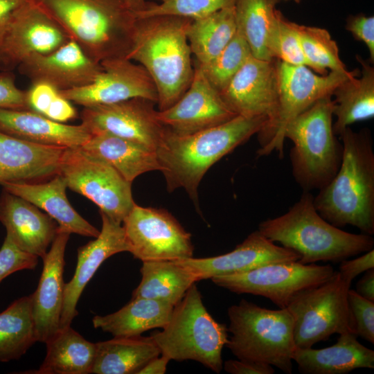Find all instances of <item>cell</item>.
<instances>
[{
    "mask_svg": "<svg viewBox=\"0 0 374 374\" xmlns=\"http://www.w3.org/2000/svg\"><path fill=\"white\" fill-rule=\"evenodd\" d=\"M151 337L161 354L170 360L196 361L216 373L223 368L222 352L228 341V328L207 311L195 283L174 306L162 330Z\"/></svg>",
    "mask_w": 374,
    "mask_h": 374,
    "instance_id": "8",
    "label": "cell"
},
{
    "mask_svg": "<svg viewBox=\"0 0 374 374\" xmlns=\"http://www.w3.org/2000/svg\"><path fill=\"white\" fill-rule=\"evenodd\" d=\"M17 69L32 83L46 82L64 91L91 83L103 69L70 39L49 53L32 55Z\"/></svg>",
    "mask_w": 374,
    "mask_h": 374,
    "instance_id": "20",
    "label": "cell"
},
{
    "mask_svg": "<svg viewBox=\"0 0 374 374\" xmlns=\"http://www.w3.org/2000/svg\"><path fill=\"white\" fill-rule=\"evenodd\" d=\"M174 306L150 299L136 297L118 311L92 319L95 328L115 337L140 336L154 328H162L169 321Z\"/></svg>",
    "mask_w": 374,
    "mask_h": 374,
    "instance_id": "30",
    "label": "cell"
},
{
    "mask_svg": "<svg viewBox=\"0 0 374 374\" xmlns=\"http://www.w3.org/2000/svg\"><path fill=\"white\" fill-rule=\"evenodd\" d=\"M265 117L236 116L219 125L185 136L165 130L156 152L168 190L185 189L196 207L198 187L208 170L224 156L264 131Z\"/></svg>",
    "mask_w": 374,
    "mask_h": 374,
    "instance_id": "1",
    "label": "cell"
},
{
    "mask_svg": "<svg viewBox=\"0 0 374 374\" xmlns=\"http://www.w3.org/2000/svg\"><path fill=\"white\" fill-rule=\"evenodd\" d=\"M306 66L319 75L330 71L348 73L341 60L338 46L329 32L321 28L300 25L295 23Z\"/></svg>",
    "mask_w": 374,
    "mask_h": 374,
    "instance_id": "37",
    "label": "cell"
},
{
    "mask_svg": "<svg viewBox=\"0 0 374 374\" xmlns=\"http://www.w3.org/2000/svg\"><path fill=\"white\" fill-rule=\"evenodd\" d=\"M346 29L353 37L367 46L371 63L374 62V17L364 14L350 15L346 19Z\"/></svg>",
    "mask_w": 374,
    "mask_h": 374,
    "instance_id": "43",
    "label": "cell"
},
{
    "mask_svg": "<svg viewBox=\"0 0 374 374\" xmlns=\"http://www.w3.org/2000/svg\"><path fill=\"white\" fill-rule=\"evenodd\" d=\"M93 61L127 58L136 18L125 0H35Z\"/></svg>",
    "mask_w": 374,
    "mask_h": 374,
    "instance_id": "4",
    "label": "cell"
},
{
    "mask_svg": "<svg viewBox=\"0 0 374 374\" xmlns=\"http://www.w3.org/2000/svg\"><path fill=\"white\" fill-rule=\"evenodd\" d=\"M155 105L153 100L134 98L84 107L80 118L91 134L107 133L156 151L166 129L157 118Z\"/></svg>",
    "mask_w": 374,
    "mask_h": 374,
    "instance_id": "16",
    "label": "cell"
},
{
    "mask_svg": "<svg viewBox=\"0 0 374 374\" xmlns=\"http://www.w3.org/2000/svg\"><path fill=\"white\" fill-rule=\"evenodd\" d=\"M194 75L186 91L170 107L157 110V118L171 133L185 136L227 122L236 115L208 82L193 59Z\"/></svg>",
    "mask_w": 374,
    "mask_h": 374,
    "instance_id": "17",
    "label": "cell"
},
{
    "mask_svg": "<svg viewBox=\"0 0 374 374\" xmlns=\"http://www.w3.org/2000/svg\"><path fill=\"white\" fill-rule=\"evenodd\" d=\"M361 64V76L347 78L338 85L332 95L333 116L336 120L332 125L335 135H339L350 125L374 116V68L369 60L356 56Z\"/></svg>",
    "mask_w": 374,
    "mask_h": 374,
    "instance_id": "29",
    "label": "cell"
},
{
    "mask_svg": "<svg viewBox=\"0 0 374 374\" xmlns=\"http://www.w3.org/2000/svg\"><path fill=\"white\" fill-rule=\"evenodd\" d=\"M134 12L136 18L174 16L191 20L206 17L220 10L235 6V0H154Z\"/></svg>",
    "mask_w": 374,
    "mask_h": 374,
    "instance_id": "39",
    "label": "cell"
},
{
    "mask_svg": "<svg viewBox=\"0 0 374 374\" xmlns=\"http://www.w3.org/2000/svg\"><path fill=\"white\" fill-rule=\"evenodd\" d=\"M80 148L111 166L130 183L145 172L161 170L155 150L107 133L92 134Z\"/></svg>",
    "mask_w": 374,
    "mask_h": 374,
    "instance_id": "28",
    "label": "cell"
},
{
    "mask_svg": "<svg viewBox=\"0 0 374 374\" xmlns=\"http://www.w3.org/2000/svg\"><path fill=\"white\" fill-rule=\"evenodd\" d=\"M278 60H261L252 55L220 93L238 116L265 117L266 129L258 134L260 148L271 141L278 109Z\"/></svg>",
    "mask_w": 374,
    "mask_h": 374,
    "instance_id": "12",
    "label": "cell"
},
{
    "mask_svg": "<svg viewBox=\"0 0 374 374\" xmlns=\"http://www.w3.org/2000/svg\"><path fill=\"white\" fill-rule=\"evenodd\" d=\"M77 115L71 102L60 93L44 116L54 121L64 123L76 118Z\"/></svg>",
    "mask_w": 374,
    "mask_h": 374,
    "instance_id": "48",
    "label": "cell"
},
{
    "mask_svg": "<svg viewBox=\"0 0 374 374\" xmlns=\"http://www.w3.org/2000/svg\"><path fill=\"white\" fill-rule=\"evenodd\" d=\"M102 71L90 84L60 91L71 103L84 107L109 105L134 98L157 103L154 82L141 64L127 58H114L100 62Z\"/></svg>",
    "mask_w": 374,
    "mask_h": 374,
    "instance_id": "18",
    "label": "cell"
},
{
    "mask_svg": "<svg viewBox=\"0 0 374 374\" xmlns=\"http://www.w3.org/2000/svg\"><path fill=\"white\" fill-rule=\"evenodd\" d=\"M329 347L296 348L292 359L303 374H346L357 368H374V351L357 340L353 333L339 335Z\"/></svg>",
    "mask_w": 374,
    "mask_h": 374,
    "instance_id": "27",
    "label": "cell"
},
{
    "mask_svg": "<svg viewBox=\"0 0 374 374\" xmlns=\"http://www.w3.org/2000/svg\"><path fill=\"white\" fill-rule=\"evenodd\" d=\"M372 268H374L373 249L355 259L341 261L338 271L344 278L352 282L358 275Z\"/></svg>",
    "mask_w": 374,
    "mask_h": 374,
    "instance_id": "46",
    "label": "cell"
},
{
    "mask_svg": "<svg viewBox=\"0 0 374 374\" xmlns=\"http://www.w3.org/2000/svg\"><path fill=\"white\" fill-rule=\"evenodd\" d=\"M37 341L30 296L0 313V362L19 359Z\"/></svg>",
    "mask_w": 374,
    "mask_h": 374,
    "instance_id": "35",
    "label": "cell"
},
{
    "mask_svg": "<svg viewBox=\"0 0 374 374\" xmlns=\"http://www.w3.org/2000/svg\"><path fill=\"white\" fill-rule=\"evenodd\" d=\"M70 39L35 0H22L13 11L0 46V71H12L34 54H47Z\"/></svg>",
    "mask_w": 374,
    "mask_h": 374,
    "instance_id": "15",
    "label": "cell"
},
{
    "mask_svg": "<svg viewBox=\"0 0 374 374\" xmlns=\"http://www.w3.org/2000/svg\"><path fill=\"white\" fill-rule=\"evenodd\" d=\"M332 96L315 102L286 125L284 138L293 146L290 161L293 177L303 191L320 190L337 174L343 145L333 132Z\"/></svg>",
    "mask_w": 374,
    "mask_h": 374,
    "instance_id": "6",
    "label": "cell"
},
{
    "mask_svg": "<svg viewBox=\"0 0 374 374\" xmlns=\"http://www.w3.org/2000/svg\"><path fill=\"white\" fill-rule=\"evenodd\" d=\"M122 224L130 252L142 262L193 257L190 233L166 210L135 204Z\"/></svg>",
    "mask_w": 374,
    "mask_h": 374,
    "instance_id": "13",
    "label": "cell"
},
{
    "mask_svg": "<svg viewBox=\"0 0 374 374\" xmlns=\"http://www.w3.org/2000/svg\"><path fill=\"white\" fill-rule=\"evenodd\" d=\"M45 344L46 354L42 364L29 373H91L96 344L87 341L71 326L60 328Z\"/></svg>",
    "mask_w": 374,
    "mask_h": 374,
    "instance_id": "32",
    "label": "cell"
},
{
    "mask_svg": "<svg viewBox=\"0 0 374 374\" xmlns=\"http://www.w3.org/2000/svg\"><path fill=\"white\" fill-rule=\"evenodd\" d=\"M234 6L190 21L186 36L192 54L202 66L213 61L235 35Z\"/></svg>",
    "mask_w": 374,
    "mask_h": 374,
    "instance_id": "34",
    "label": "cell"
},
{
    "mask_svg": "<svg viewBox=\"0 0 374 374\" xmlns=\"http://www.w3.org/2000/svg\"><path fill=\"white\" fill-rule=\"evenodd\" d=\"M65 148L28 141L0 130V185L52 178L59 174Z\"/></svg>",
    "mask_w": 374,
    "mask_h": 374,
    "instance_id": "24",
    "label": "cell"
},
{
    "mask_svg": "<svg viewBox=\"0 0 374 374\" xmlns=\"http://www.w3.org/2000/svg\"><path fill=\"white\" fill-rule=\"evenodd\" d=\"M60 94L57 89L48 83H32L31 87L26 91L28 109L44 116Z\"/></svg>",
    "mask_w": 374,
    "mask_h": 374,
    "instance_id": "45",
    "label": "cell"
},
{
    "mask_svg": "<svg viewBox=\"0 0 374 374\" xmlns=\"http://www.w3.org/2000/svg\"><path fill=\"white\" fill-rule=\"evenodd\" d=\"M335 272L330 265L302 264L297 260L270 263L211 279L216 285L232 292L261 296L279 308H286L297 293L323 283Z\"/></svg>",
    "mask_w": 374,
    "mask_h": 374,
    "instance_id": "11",
    "label": "cell"
},
{
    "mask_svg": "<svg viewBox=\"0 0 374 374\" xmlns=\"http://www.w3.org/2000/svg\"><path fill=\"white\" fill-rule=\"evenodd\" d=\"M70 233L57 228L50 249L42 258L43 269L38 286L29 295L37 341L46 343L59 330L64 284V253Z\"/></svg>",
    "mask_w": 374,
    "mask_h": 374,
    "instance_id": "19",
    "label": "cell"
},
{
    "mask_svg": "<svg viewBox=\"0 0 374 374\" xmlns=\"http://www.w3.org/2000/svg\"><path fill=\"white\" fill-rule=\"evenodd\" d=\"M347 299L355 334L374 344V302L351 289L348 290Z\"/></svg>",
    "mask_w": 374,
    "mask_h": 374,
    "instance_id": "41",
    "label": "cell"
},
{
    "mask_svg": "<svg viewBox=\"0 0 374 374\" xmlns=\"http://www.w3.org/2000/svg\"><path fill=\"white\" fill-rule=\"evenodd\" d=\"M191 21L174 16L136 18L128 59L143 66L152 79L159 111L175 103L193 80V59L186 36Z\"/></svg>",
    "mask_w": 374,
    "mask_h": 374,
    "instance_id": "3",
    "label": "cell"
},
{
    "mask_svg": "<svg viewBox=\"0 0 374 374\" xmlns=\"http://www.w3.org/2000/svg\"><path fill=\"white\" fill-rule=\"evenodd\" d=\"M37 264V256L21 250L6 236L0 248V283L16 271L33 269Z\"/></svg>",
    "mask_w": 374,
    "mask_h": 374,
    "instance_id": "42",
    "label": "cell"
},
{
    "mask_svg": "<svg viewBox=\"0 0 374 374\" xmlns=\"http://www.w3.org/2000/svg\"><path fill=\"white\" fill-rule=\"evenodd\" d=\"M343 145L340 167L319 190L314 206L333 226L351 225L362 233H374V150L371 132L346 127L339 135Z\"/></svg>",
    "mask_w": 374,
    "mask_h": 374,
    "instance_id": "2",
    "label": "cell"
},
{
    "mask_svg": "<svg viewBox=\"0 0 374 374\" xmlns=\"http://www.w3.org/2000/svg\"><path fill=\"white\" fill-rule=\"evenodd\" d=\"M170 361L168 357L161 354L149 361L138 374H163L166 372L167 365Z\"/></svg>",
    "mask_w": 374,
    "mask_h": 374,
    "instance_id": "51",
    "label": "cell"
},
{
    "mask_svg": "<svg viewBox=\"0 0 374 374\" xmlns=\"http://www.w3.org/2000/svg\"><path fill=\"white\" fill-rule=\"evenodd\" d=\"M91 373L138 374L161 351L150 337H123L96 343Z\"/></svg>",
    "mask_w": 374,
    "mask_h": 374,
    "instance_id": "31",
    "label": "cell"
},
{
    "mask_svg": "<svg viewBox=\"0 0 374 374\" xmlns=\"http://www.w3.org/2000/svg\"><path fill=\"white\" fill-rule=\"evenodd\" d=\"M224 371L231 374H273L272 366L242 359H229L223 364Z\"/></svg>",
    "mask_w": 374,
    "mask_h": 374,
    "instance_id": "47",
    "label": "cell"
},
{
    "mask_svg": "<svg viewBox=\"0 0 374 374\" xmlns=\"http://www.w3.org/2000/svg\"><path fill=\"white\" fill-rule=\"evenodd\" d=\"M0 130L28 141L62 148H78L91 136L83 125L54 121L29 109L0 108Z\"/></svg>",
    "mask_w": 374,
    "mask_h": 374,
    "instance_id": "26",
    "label": "cell"
},
{
    "mask_svg": "<svg viewBox=\"0 0 374 374\" xmlns=\"http://www.w3.org/2000/svg\"><path fill=\"white\" fill-rule=\"evenodd\" d=\"M299 259L300 256L296 252L276 244L256 230L229 253L177 261L190 270L199 281L217 276L247 271L270 263Z\"/></svg>",
    "mask_w": 374,
    "mask_h": 374,
    "instance_id": "21",
    "label": "cell"
},
{
    "mask_svg": "<svg viewBox=\"0 0 374 374\" xmlns=\"http://www.w3.org/2000/svg\"><path fill=\"white\" fill-rule=\"evenodd\" d=\"M1 186L44 210L62 231L94 238L100 233L71 205L66 195V183L60 174L45 182L12 181L4 182Z\"/></svg>",
    "mask_w": 374,
    "mask_h": 374,
    "instance_id": "25",
    "label": "cell"
},
{
    "mask_svg": "<svg viewBox=\"0 0 374 374\" xmlns=\"http://www.w3.org/2000/svg\"><path fill=\"white\" fill-rule=\"evenodd\" d=\"M355 292L361 296L374 302V268L364 272L356 285Z\"/></svg>",
    "mask_w": 374,
    "mask_h": 374,
    "instance_id": "50",
    "label": "cell"
},
{
    "mask_svg": "<svg viewBox=\"0 0 374 374\" xmlns=\"http://www.w3.org/2000/svg\"><path fill=\"white\" fill-rule=\"evenodd\" d=\"M141 280L132 298L150 299L176 305L197 280L177 260L143 262Z\"/></svg>",
    "mask_w": 374,
    "mask_h": 374,
    "instance_id": "33",
    "label": "cell"
},
{
    "mask_svg": "<svg viewBox=\"0 0 374 374\" xmlns=\"http://www.w3.org/2000/svg\"><path fill=\"white\" fill-rule=\"evenodd\" d=\"M251 55L247 42L237 30L233 39L213 61L199 65L208 82L220 93Z\"/></svg>",
    "mask_w": 374,
    "mask_h": 374,
    "instance_id": "38",
    "label": "cell"
},
{
    "mask_svg": "<svg viewBox=\"0 0 374 374\" xmlns=\"http://www.w3.org/2000/svg\"><path fill=\"white\" fill-rule=\"evenodd\" d=\"M99 212L102 219L101 231L94 240L78 248L74 274L71 280L64 284L60 328L70 326L78 315V301L102 263L114 254L130 252L122 224Z\"/></svg>",
    "mask_w": 374,
    "mask_h": 374,
    "instance_id": "22",
    "label": "cell"
},
{
    "mask_svg": "<svg viewBox=\"0 0 374 374\" xmlns=\"http://www.w3.org/2000/svg\"><path fill=\"white\" fill-rule=\"evenodd\" d=\"M351 283L335 271L327 281L291 299L286 309L293 319L296 348H311L334 334L356 335L347 299Z\"/></svg>",
    "mask_w": 374,
    "mask_h": 374,
    "instance_id": "9",
    "label": "cell"
},
{
    "mask_svg": "<svg viewBox=\"0 0 374 374\" xmlns=\"http://www.w3.org/2000/svg\"><path fill=\"white\" fill-rule=\"evenodd\" d=\"M59 174L67 188L93 202L110 218L119 223L136 204L132 183L114 168L96 159L80 147L66 148L62 154Z\"/></svg>",
    "mask_w": 374,
    "mask_h": 374,
    "instance_id": "10",
    "label": "cell"
},
{
    "mask_svg": "<svg viewBox=\"0 0 374 374\" xmlns=\"http://www.w3.org/2000/svg\"><path fill=\"white\" fill-rule=\"evenodd\" d=\"M127 7L133 12L143 9L147 3L145 0H125Z\"/></svg>",
    "mask_w": 374,
    "mask_h": 374,
    "instance_id": "52",
    "label": "cell"
},
{
    "mask_svg": "<svg viewBox=\"0 0 374 374\" xmlns=\"http://www.w3.org/2000/svg\"><path fill=\"white\" fill-rule=\"evenodd\" d=\"M313 199L310 192L303 191L287 212L261 222L258 230L270 241L296 252L302 264L338 262L373 249L371 235L344 231L324 220Z\"/></svg>",
    "mask_w": 374,
    "mask_h": 374,
    "instance_id": "5",
    "label": "cell"
},
{
    "mask_svg": "<svg viewBox=\"0 0 374 374\" xmlns=\"http://www.w3.org/2000/svg\"><path fill=\"white\" fill-rule=\"evenodd\" d=\"M267 48L271 59L291 65H305L295 23L287 19L277 9L270 29Z\"/></svg>",
    "mask_w": 374,
    "mask_h": 374,
    "instance_id": "40",
    "label": "cell"
},
{
    "mask_svg": "<svg viewBox=\"0 0 374 374\" xmlns=\"http://www.w3.org/2000/svg\"><path fill=\"white\" fill-rule=\"evenodd\" d=\"M22 0H0V46L5 37L12 14Z\"/></svg>",
    "mask_w": 374,
    "mask_h": 374,
    "instance_id": "49",
    "label": "cell"
},
{
    "mask_svg": "<svg viewBox=\"0 0 374 374\" xmlns=\"http://www.w3.org/2000/svg\"><path fill=\"white\" fill-rule=\"evenodd\" d=\"M355 69L348 73L330 71L317 75L305 65H291L278 60V109L274 136L270 143L258 150V156L273 151L283 157L284 130L287 123L321 98L332 95L334 90L348 78L357 75Z\"/></svg>",
    "mask_w": 374,
    "mask_h": 374,
    "instance_id": "14",
    "label": "cell"
},
{
    "mask_svg": "<svg viewBox=\"0 0 374 374\" xmlns=\"http://www.w3.org/2000/svg\"><path fill=\"white\" fill-rule=\"evenodd\" d=\"M0 222L6 236L21 250L42 258L53 241L58 225L30 202L3 188L0 195Z\"/></svg>",
    "mask_w": 374,
    "mask_h": 374,
    "instance_id": "23",
    "label": "cell"
},
{
    "mask_svg": "<svg viewBox=\"0 0 374 374\" xmlns=\"http://www.w3.org/2000/svg\"><path fill=\"white\" fill-rule=\"evenodd\" d=\"M0 108L28 109L26 91L17 87L11 71L0 72Z\"/></svg>",
    "mask_w": 374,
    "mask_h": 374,
    "instance_id": "44",
    "label": "cell"
},
{
    "mask_svg": "<svg viewBox=\"0 0 374 374\" xmlns=\"http://www.w3.org/2000/svg\"><path fill=\"white\" fill-rule=\"evenodd\" d=\"M225 345L239 359L268 364L286 374L292 373L296 346L294 321L286 308L270 310L245 299L230 306Z\"/></svg>",
    "mask_w": 374,
    "mask_h": 374,
    "instance_id": "7",
    "label": "cell"
},
{
    "mask_svg": "<svg viewBox=\"0 0 374 374\" xmlns=\"http://www.w3.org/2000/svg\"><path fill=\"white\" fill-rule=\"evenodd\" d=\"M279 1H289V0H279ZM293 1H294L296 3H300L302 0H293Z\"/></svg>",
    "mask_w": 374,
    "mask_h": 374,
    "instance_id": "53",
    "label": "cell"
},
{
    "mask_svg": "<svg viewBox=\"0 0 374 374\" xmlns=\"http://www.w3.org/2000/svg\"><path fill=\"white\" fill-rule=\"evenodd\" d=\"M279 0H235L237 30L247 42L251 55L271 60L268 37Z\"/></svg>",
    "mask_w": 374,
    "mask_h": 374,
    "instance_id": "36",
    "label": "cell"
}]
</instances>
